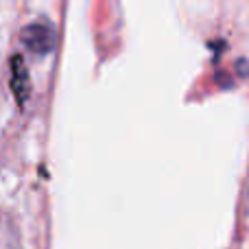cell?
Returning <instances> with one entry per match:
<instances>
[{
  "instance_id": "6da1fadb",
  "label": "cell",
  "mask_w": 249,
  "mask_h": 249,
  "mask_svg": "<svg viewBox=\"0 0 249 249\" xmlns=\"http://www.w3.org/2000/svg\"><path fill=\"white\" fill-rule=\"evenodd\" d=\"M22 44L26 46V51L33 53L35 57H46L55 51L57 46V33L53 29V24L39 20L33 24H26L20 33Z\"/></svg>"
},
{
  "instance_id": "7a4b0ae2",
  "label": "cell",
  "mask_w": 249,
  "mask_h": 249,
  "mask_svg": "<svg viewBox=\"0 0 249 249\" xmlns=\"http://www.w3.org/2000/svg\"><path fill=\"white\" fill-rule=\"evenodd\" d=\"M11 88L16 99L20 101V105H24L26 99H29V72H26L24 59L20 55H16L11 59Z\"/></svg>"
}]
</instances>
